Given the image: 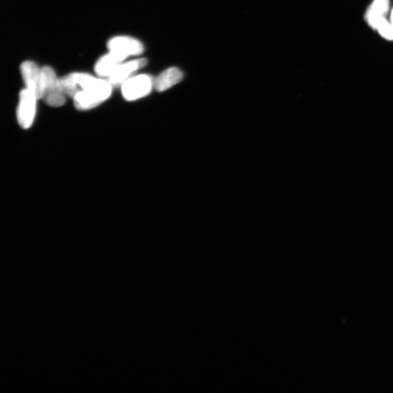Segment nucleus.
Segmentation results:
<instances>
[{"mask_svg": "<svg viewBox=\"0 0 393 393\" xmlns=\"http://www.w3.org/2000/svg\"><path fill=\"white\" fill-rule=\"evenodd\" d=\"M66 95L72 99L75 109L85 112L106 102L112 95L114 87L107 80L83 72H73L61 77Z\"/></svg>", "mask_w": 393, "mask_h": 393, "instance_id": "obj_1", "label": "nucleus"}, {"mask_svg": "<svg viewBox=\"0 0 393 393\" xmlns=\"http://www.w3.org/2000/svg\"><path fill=\"white\" fill-rule=\"evenodd\" d=\"M68 97L63 89L61 78L49 66L43 67V89L41 100L48 107L59 108L67 102Z\"/></svg>", "mask_w": 393, "mask_h": 393, "instance_id": "obj_2", "label": "nucleus"}, {"mask_svg": "<svg viewBox=\"0 0 393 393\" xmlns=\"http://www.w3.org/2000/svg\"><path fill=\"white\" fill-rule=\"evenodd\" d=\"M123 98L133 102L147 97L154 89V79L146 74L131 77L120 87Z\"/></svg>", "mask_w": 393, "mask_h": 393, "instance_id": "obj_3", "label": "nucleus"}, {"mask_svg": "<svg viewBox=\"0 0 393 393\" xmlns=\"http://www.w3.org/2000/svg\"><path fill=\"white\" fill-rule=\"evenodd\" d=\"M39 99L32 90L24 88L19 94L17 117L19 126L23 130L30 129L35 121L37 101Z\"/></svg>", "mask_w": 393, "mask_h": 393, "instance_id": "obj_4", "label": "nucleus"}, {"mask_svg": "<svg viewBox=\"0 0 393 393\" xmlns=\"http://www.w3.org/2000/svg\"><path fill=\"white\" fill-rule=\"evenodd\" d=\"M108 48L124 61L140 56L144 51V46L139 39L126 35L112 37L108 43Z\"/></svg>", "mask_w": 393, "mask_h": 393, "instance_id": "obj_5", "label": "nucleus"}, {"mask_svg": "<svg viewBox=\"0 0 393 393\" xmlns=\"http://www.w3.org/2000/svg\"><path fill=\"white\" fill-rule=\"evenodd\" d=\"M20 71L25 84L28 88L41 100L43 89V68L32 61H23L20 66Z\"/></svg>", "mask_w": 393, "mask_h": 393, "instance_id": "obj_6", "label": "nucleus"}, {"mask_svg": "<svg viewBox=\"0 0 393 393\" xmlns=\"http://www.w3.org/2000/svg\"><path fill=\"white\" fill-rule=\"evenodd\" d=\"M148 63L146 59L140 58L130 61H125L118 65L114 72L108 79V81L115 87H121L123 83L131 77L134 76Z\"/></svg>", "mask_w": 393, "mask_h": 393, "instance_id": "obj_7", "label": "nucleus"}, {"mask_svg": "<svg viewBox=\"0 0 393 393\" xmlns=\"http://www.w3.org/2000/svg\"><path fill=\"white\" fill-rule=\"evenodd\" d=\"M125 61L121 57L108 51L107 54L102 56L94 65L96 75L103 79H108L114 72L121 63Z\"/></svg>", "mask_w": 393, "mask_h": 393, "instance_id": "obj_8", "label": "nucleus"}, {"mask_svg": "<svg viewBox=\"0 0 393 393\" xmlns=\"http://www.w3.org/2000/svg\"><path fill=\"white\" fill-rule=\"evenodd\" d=\"M183 73L177 68H170L163 71L154 79V89L163 92L172 88L182 81Z\"/></svg>", "mask_w": 393, "mask_h": 393, "instance_id": "obj_9", "label": "nucleus"}, {"mask_svg": "<svg viewBox=\"0 0 393 393\" xmlns=\"http://www.w3.org/2000/svg\"><path fill=\"white\" fill-rule=\"evenodd\" d=\"M389 0H374L367 11L366 21L373 29L380 20L385 18L389 10Z\"/></svg>", "mask_w": 393, "mask_h": 393, "instance_id": "obj_10", "label": "nucleus"}, {"mask_svg": "<svg viewBox=\"0 0 393 393\" xmlns=\"http://www.w3.org/2000/svg\"><path fill=\"white\" fill-rule=\"evenodd\" d=\"M374 30H376L380 34L388 41H393V26L385 18L376 23Z\"/></svg>", "mask_w": 393, "mask_h": 393, "instance_id": "obj_11", "label": "nucleus"}, {"mask_svg": "<svg viewBox=\"0 0 393 393\" xmlns=\"http://www.w3.org/2000/svg\"><path fill=\"white\" fill-rule=\"evenodd\" d=\"M390 23H391V24H392V26H393V10H392V12H391Z\"/></svg>", "mask_w": 393, "mask_h": 393, "instance_id": "obj_12", "label": "nucleus"}]
</instances>
